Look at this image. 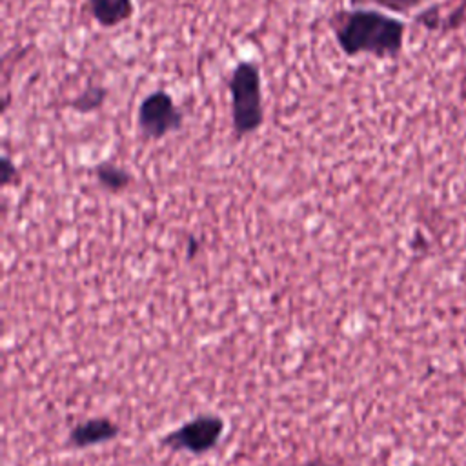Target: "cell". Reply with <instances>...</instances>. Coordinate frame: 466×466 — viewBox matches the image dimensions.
<instances>
[{"mask_svg": "<svg viewBox=\"0 0 466 466\" xmlns=\"http://www.w3.org/2000/svg\"><path fill=\"white\" fill-rule=\"evenodd\" d=\"M329 27L339 49L351 58L399 55L406 29L399 18L375 9H339L329 16Z\"/></svg>", "mask_w": 466, "mask_h": 466, "instance_id": "cell-1", "label": "cell"}, {"mask_svg": "<svg viewBox=\"0 0 466 466\" xmlns=\"http://www.w3.org/2000/svg\"><path fill=\"white\" fill-rule=\"evenodd\" d=\"M228 91L231 96V124L237 138L253 135L264 124L262 80L257 64L238 62L229 78Z\"/></svg>", "mask_w": 466, "mask_h": 466, "instance_id": "cell-2", "label": "cell"}, {"mask_svg": "<svg viewBox=\"0 0 466 466\" xmlns=\"http://www.w3.org/2000/svg\"><path fill=\"white\" fill-rule=\"evenodd\" d=\"M137 124L146 138L160 140L182 127L184 113L169 93L158 89L142 98L137 111Z\"/></svg>", "mask_w": 466, "mask_h": 466, "instance_id": "cell-3", "label": "cell"}, {"mask_svg": "<svg viewBox=\"0 0 466 466\" xmlns=\"http://www.w3.org/2000/svg\"><path fill=\"white\" fill-rule=\"evenodd\" d=\"M224 431V420L217 415H198L164 437V444L175 450L204 453L211 450Z\"/></svg>", "mask_w": 466, "mask_h": 466, "instance_id": "cell-4", "label": "cell"}, {"mask_svg": "<svg viewBox=\"0 0 466 466\" xmlns=\"http://www.w3.org/2000/svg\"><path fill=\"white\" fill-rule=\"evenodd\" d=\"M91 18L106 29L127 22L135 15L133 0H87Z\"/></svg>", "mask_w": 466, "mask_h": 466, "instance_id": "cell-5", "label": "cell"}, {"mask_svg": "<svg viewBox=\"0 0 466 466\" xmlns=\"http://www.w3.org/2000/svg\"><path fill=\"white\" fill-rule=\"evenodd\" d=\"M116 433H118L116 424H113L109 419L96 417V419H89V420H84L78 426H75L69 433V442L78 448H84V446L109 441Z\"/></svg>", "mask_w": 466, "mask_h": 466, "instance_id": "cell-6", "label": "cell"}, {"mask_svg": "<svg viewBox=\"0 0 466 466\" xmlns=\"http://www.w3.org/2000/svg\"><path fill=\"white\" fill-rule=\"evenodd\" d=\"M95 177L102 187H106L107 191H113V193L126 189L133 180L129 171H126L124 167L111 164V162L98 164L95 167Z\"/></svg>", "mask_w": 466, "mask_h": 466, "instance_id": "cell-7", "label": "cell"}, {"mask_svg": "<svg viewBox=\"0 0 466 466\" xmlns=\"http://www.w3.org/2000/svg\"><path fill=\"white\" fill-rule=\"evenodd\" d=\"M107 98V89L104 86H98V84H91L87 87H84L71 102L69 106L80 113V115H87V113H95L98 111L104 102Z\"/></svg>", "mask_w": 466, "mask_h": 466, "instance_id": "cell-8", "label": "cell"}, {"mask_svg": "<svg viewBox=\"0 0 466 466\" xmlns=\"http://www.w3.org/2000/svg\"><path fill=\"white\" fill-rule=\"evenodd\" d=\"M424 0H351L353 5H362V4H375L380 5L384 9L390 11H397V13H406L411 11L413 7H417L419 4H422Z\"/></svg>", "mask_w": 466, "mask_h": 466, "instance_id": "cell-9", "label": "cell"}, {"mask_svg": "<svg viewBox=\"0 0 466 466\" xmlns=\"http://www.w3.org/2000/svg\"><path fill=\"white\" fill-rule=\"evenodd\" d=\"M15 177H16V167H15V164H13L7 157H4V158H2V182H4V184H9V182L15 180Z\"/></svg>", "mask_w": 466, "mask_h": 466, "instance_id": "cell-10", "label": "cell"}, {"mask_svg": "<svg viewBox=\"0 0 466 466\" xmlns=\"http://www.w3.org/2000/svg\"><path fill=\"white\" fill-rule=\"evenodd\" d=\"M300 466H333V464L326 462L324 459H315V461H309V462H306V464H300Z\"/></svg>", "mask_w": 466, "mask_h": 466, "instance_id": "cell-11", "label": "cell"}, {"mask_svg": "<svg viewBox=\"0 0 466 466\" xmlns=\"http://www.w3.org/2000/svg\"><path fill=\"white\" fill-rule=\"evenodd\" d=\"M189 244H191V246L187 248V255H189V257H193V255H195V251H197V242H195V238H189Z\"/></svg>", "mask_w": 466, "mask_h": 466, "instance_id": "cell-12", "label": "cell"}]
</instances>
